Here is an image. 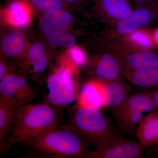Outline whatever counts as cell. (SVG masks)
Listing matches in <instances>:
<instances>
[{
  "label": "cell",
  "instance_id": "25",
  "mask_svg": "<svg viewBox=\"0 0 158 158\" xmlns=\"http://www.w3.org/2000/svg\"><path fill=\"white\" fill-rule=\"evenodd\" d=\"M154 104L156 110H158V89L148 90Z\"/></svg>",
  "mask_w": 158,
  "mask_h": 158
},
{
  "label": "cell",
  "instance_id": "5",
  "mask_svg": "<svg viewBox=\"0 0 158 158\" xmlns=\"http://www.w3.org/2000/svg\"><path fill=\"white\" fill-rule=\"evenodd\" d=\"M47 86L48 101L56 107L67 106L76 99L72 75L68 69L62 67L48 76Z\"/></svg>",
  "mask_w": 158,
  "mask_h": 158
},
{
  "label": "cell",
  "instance_id": "27",
  "mask_svg": "<svg viewBox=\"0 0 158 158\" xmlns=\"http://www.w3.org/2000/svg\"><path fill=\"white\" fill-rule=\"evenodd\" d=\"M64 3H68V4H74L79 1V0H61Z\"/></svg>",
  "mask_w": 158,
  "mask_h": 158
},
{
  "label": "cell",
  "instance_id": "3",
  "mask_svg": "<svg viewBox=\"0 0 158 158\" xmlns=\"http://www.w3.org/2000/svg\"><path fill=\"white\" fill-rule=\"evenodd\" d=\"M68 112L67 124L76 130L88 145L95 149L121 137L118 128L99 109L77 103L69 108Z\"/></svg>",
  "mask_w": 158,
  "mask_h": 158
},
{
  "label": "cell",
  "instance_id": "9",
  "mask_svg": "<svg viewBox=\"0 0 158 158\" xmlns=\"http://www.w3.org/2000/svg\"><path fill=\"white\" fill-rule=\"evenodd\" d=\"M131 89L124 82L118 80L104 82L102 88L103 108L118 107L131 94Z\"/></svg>",
  "mask_w": 158,
  "mask_h": 158
},
{
  "label": "cell",
  "instance_id": "18",
  "mask_svg": "<svg viewBox=\"0 0 158 158\" xmlns=\"http://www.w3.org/2000/svg\"><path fill=\"white\" fill-rule=\"evenodd\" d=\"M29 5L22 0H13L7 8L9 20L14 25L23 27L30 21Z\"/></svg>",
  "mask_w": 158,
  "mask_h": 158
},
{
  "label": "cell",
  "instance_id": "17",
  "mask_svg": "<svg viewBox=\"0 0 158 158\" xmlns=\"http://www.w3.org/2000/svg\"><path fill=\"white\" fill-rule=\"evenodd\" d=\"M27 40L25 35L18 31H12L4 35L1 41V47L6 56L17 58L22 53Z\"/></svg>",
  "mask_w": 158,
  "mask_h": 158
},
{
  "label": "cell",
  "instance_id": "7",
  "mask_svg": "<svg viewBox=\"0 0 158 158\" xmlns=\"http://www.w3.org/2000/svg\"><path fill=\"white\" fill-rule=\"evenodd\" d=\"M0 81L1 95L15 99L20 106L30 104L37 96L36 89L22 75L10 74Z\"/></svg>",
  "mask_w": 158,
  "mask_h": 158
},
{
  "label": "cell",
  "instance_id": "19",
  "mask_svg": "<svg viewBox=\"0 0 158 158\" xmlns=\"http://www.w3.org/2000/svg\"><path fill=\"white\" fill-rule=\"evenodd\" d=\"M100 4L107 14L116 19H124L132 11L127 0H101Z\"/></svg>",
  "mask_w": 158,
  "mask_h": 158
},
{
  "label": "cell",
  "instance_id": "1",
  "mask_svg": "<svg viewBox=\"0 0 158 158\" xmlns=\"http://www.w3.org/2000/svg\"><path fill=\"white\" fill-rule=\"evenodd\" d=\"M54 107L45 103L21 106L6 139L3 152L15 144L31 147L43 133L54 125L62 122L58 108Z\"/></svg>",
  "mask_w": 158,
  "mask_h": 158
},
{
  "label": "cell",
  "instance_id": "21",
  "mask_svg": "<svg viewBox=\"0 0 158 158\" xmlns=\"http://www.w3.org/2000/svg\"><path fill=\"white\" fill-rule=\"evenodd\" d=\"M34 8L41 11L48 12L54 10L63 9L65 5L61 0H22Z\"/></svg>",
  "mask_w": 158,
  "mask_h": 158
},
{
  "label": "cell",
  "instance_id": "15",
  "mask_svg": "<svg viewBox=\"0 0 158 158\" xmlns=\"http://www.w3.org/2000/svg\"><path fill=\"white\" fill-rule=\"evenodd\" d=\"M151 18L149 9L144 7L138 8L118 23L117 32L121 34H131L148 24Z\"/></svg>",
  "mask_w": 158,
  "mask_h": 158
},
{
  "label": "cell",
  "instance_id": "2",
  "mask_svg": "<svg viewBox=\"0 0 158 158\" xmlns=\"http://www.w3.org/2000/svg\"><path fill=\"white\" fill-rule=\"evenodd\" d=\"M29 157L86 158L89 145L77 131L62 122L54 125L39 136L31 146Z\"/></svg>",
  "mask_w": 158,
  "mask_h": 158
},
{
  "label": "cell",
  "instance_id": "22",
  "mask_svg": "<svg viewBox=\"0 0 158 158\" xmlns=\"http://www.w3.org/2000/svg\"><path fill=\"white\" fill-rule=\"evenodd\" d=\"M44 45L41 43H36L31 46L27 52L29 65H35L41 62L47 57Z\"/></svg>",
  "mask_w": 158,
  "mask_h": 158
},
{
  "label": "cell",
  "instance_id": "28",
  "mask_svg": "<svg viewBox=\"0 0 158 158\" xmlns=\"http://www.w3.org/2000/svg\"><path fill=\"white\" fill-rule=\"evenodd\" d=\"M135 1L138 3H143L145 2L148 1V0H135Z\"/></svg>",
  "mask_w": 158,
  "mask_h": 158
},
{
  "label": "cell",
  "instance_id": "20",
  "mask_svg": "<svg viewBox=\"0 0 158 158\" xmlns=\"http://www.w3.org/2000/svg\"><path fill=\"white\" fill-rule=\"evenodd\" d=\"M47 41L54 48H71L76 43V39L73 35L65 31L54 32L45 36Z\"/></svg>",
  "mask_w": 158,
  "mask_h": 158
},
{
  "label": "cell",
  "instance_id": "8",
  "mask_svg": "<svg viewBox=\"0 0 158 158\" xmlns=\"http://www.w3.org/2000/svg\"><path fill=\"white\" fill-rule=\"evenodd\" d=\"M22 106L15 99L0 95V150L3 152L6 139Z\"/></svg>",
  "mask_w": 158,
  "mask_h": 158
},
{
  "label": "cell",
  "instance_id": "13",
  "mask_svg": "<svg viewBox=\"0 0 158 158\" xmlns=\"http://www.w3.org/2000/svg\"><path fill=\"white\" fill-rule=\"evenodd\" d=\"M122 72L121 63L110 54H104L95 65L94 79L104 82L119 80Z\"/></svg>",
  "mask_w": 158,
  "mask_h": 158
},
{
  "label": "cell",
  "instance_id": "6",
  "mask_svg": "<svg viewBox=\"0 0 158 158\" xmlns=\"http://www.w3.org/2000/svg\"><path fill=\"white\" fill-rule=\"evenodd\" d=\"M140 143L120 137L98 149L90 150L86 158H141L144 157Z\"/></svg>",
  "mask_w": 158,
  "mask_h": 158
},
{
  "label": "cell",
  "instance_id": "14",
  "mask_svg": "<svg viewBox=\"0 0 158 158\" xmlns=\"http://www.w3.org/2000/svg\"><path fill=\"white\" fill-rule=\"evenodd\" d=\"M103 83L93 79L85 84L78 95V104L99 110L103 108L102 88Z\"/></svg>",
  "mask_w": 158,
  "mask_h": 158
},
{
  "label": "cell",
  "instance_id": "24",
  "mask_svg": "<svg viewBox=\"0 0 158 158\" xmlns=\"http://www.w3.org/2000/svg\"><path fill=\"white\" fill-rule=\"evenodd\" d=\"M69 54L73 61L76 65H84L86 62V56L83 50L78 47L71 48Z\"/></svg>",
  "mask_w": 158,
  "mask_h": 158
},
{
  "label": "cell",
  "instance_id": "12",
  "mask_svg": "<svg viewBox=\"0 0 158 158\" xmlns=\"http://www.w3.org/2000/svg\"><path fill=\"white\" fill-rule=\"evenodd\" d=\"M122 73L134 70L158 68V54L152 51H139L128 55L122 63Z\"/></svg>",
  "mask_w": 158,
  "mask_h": 158
},
{
  "label": "cell",
  "instance_id": "11",
  "mask_svg": "<svg viewBox=\"0 0 158 158\" xmlns=\"http://www.w3.org/2000/svg\"><path fill=\"white\" fill-rule=\"evenodd\" d=\"M135 135L144 148L155 147L158 142V110L152 111L144 116Z\"/></svg>",
  "mask_w": 158,
  "mask_h": 158
},
{
  "label": "cell",
  "instance_id": "10",
  "mask_svg": "<svg viewBox=\"0 0 158 158\" xmlns=\"http://www.w3.org/2000/svg\"><path fill=\"white\" fill-rule=\"evenodd\" d=\"M73 20L72 15L64 9L54 10L46 12L39 20V28L45 36L48 34L65 31Z\"/></svg>",
  "mask_w": 158,
  "mask_h": 158
},
{
  "label": "cell",
  "instance_id": "16",
  "mask_svg": "<svg viewBox=\"0 0 158 158\" xmlns=\"http://www.w3.org/2000/svg\"><path fill=\"white\" fill-rule=\"evenodd\" d=\"M123 75L137 88L149 90L158 89V68L132 71Z\"/></svg>",
  "mask_w": 158,
  "mask_h": 158
},
{
  "label": "cell",
  "instance_id": "26",
  "mask_svg": "<svg viewBox=\"0 0 158 158\" xmlns=\"http://www.w3.org/2000/svg\"><path fill=\"white\" fill-rule=\"evenodd\" d=\"M152 39L154 43L158 46V28L156 29L153 34Z\"/></svg>",
  "mask_w": 158,
  "mask_h": 158
},
{
  "label": "cell",
  "instance_id": "29",
  "mask_svg": "<svg viewBox=\"0 0 158 158\" xmlns=\"http://www.w3.org/2000/svg\"><path fill=\"white\" fill-rule=\"evenodd\" d=\"M153 151L155 152H158V142L155 147H154Z\"/></svg>",
  "mask_w": 158,
  "mask_h": 158
},
{
  "label": "cell",
  "instance_id": "23",
  "mask_svg": "<svg viewBox=\"0 0 158 158\" xmlns=\"http://www.w3.org/2000/svg\"><path fill=\"white\" fill-rule=\"evenodd\" d=\"M130 40L137 46L145 49L151 48L154 42L150 34L142 30H137L130 34Z\"/></svg>",
  "mask_w": 158,
  "mask_h": 158
},
{
  "label": "cell",
  "instance_id": "4",
  "mask_svg": "<svg viewBox=\"0 0 158 158\" xmlns=\"http://www.w3.org/2000/svg\"><path fill=\"white\" fill-rule=\"evenodd\" d=\"M156 110L149 91L131 94L120 106L112 110L113 117L121 132L134 135L146 112Z\"/></svg>",
  "mask_w": 158,
  "mask_h": 158
}]
</instances>
